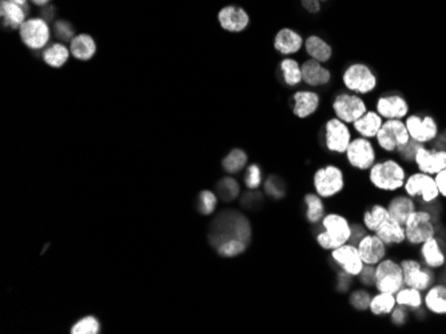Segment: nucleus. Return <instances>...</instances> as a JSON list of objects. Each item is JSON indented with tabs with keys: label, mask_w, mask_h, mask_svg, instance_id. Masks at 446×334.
<instances>
[{
	"label": "nucleus",
	"mask_w": 446,
	"mask_h": 334,
	"mask_svg": "<svg viewBox=\"0 0 446 334\" xmlns=\"http://www.w3.org/2000/svg\"><path fill=\"white\" fill-rule=\"evenodd\" d=\"M408 172L405 167L395 159H385L376 161L369 169V181L379 191L393 192L404 190Z\"/></svg>",
	"instance_id": "1"
},
{
	"label": "nucleus",
	"mask_w": 446,
	"mask_h": 334,
	"mask_svg": "<svg viewBox=\"0 0 446 334\" xmlns=\"http://www.w3.org/2000/svg\"><path fill=\"white\" fill-rule=\"evenodd\" d=\"M322 232L317 235L318 245L325 251H333L347 244L351 239L353 228L345 216L340 213H328L321 222Z\"/></svg>",
	"instance_id": "2"
},
{
	"label": "nucleus",
	"mask_w": 446,
	"mask_h": 334,
	"mask_svg": "<svg viewBox=\"0 0 446 334\" xmlns=\"http://www.w3.org/2000/svg\"><path fill=\"white\" fill-rule=\"evenodd\" d=\"M214 223V231L210 236V241L215 248L223 241L239 239L248 244L251 239V228L248 219L235 212H225Z\"/></svg>",
	"instance_id": "3"
},
{
	"label": "nucleus",
	"mask_w": 446,
	"mask_h": 334,
	"mask_svg": "<svg viewBox=\"0 0 446 334\" xmlns=\"http://www.w3.org/2000/svg\"><path fill=\"white\" fill-rule=\"evenodd\" d=\"M406 242L411 247H420L427 240L437 236V228L433 215L428 209H417L405 223Z\"/></svg>",
	"instance_id": "4"
},
{
	"label": "nucleus",
	"mask_w": 446,
	"mask_h": 334,
	"mask_svg": "<svg viewBox=\"0 0 446 334\" xmlns=\"http://www.w3.org/2000/svg\"><path fill=\"white\" fill-rule=\"evenodd\" d=\"M376 140L382 151L388 153H398V151H401L412 139L404 120L388 119L382 123Z\"/></svg>",
	"instance_id": "5"
},
{
	"label": "nucleus",
	"mask_w": 446,
	"mask_h": 334,
	"mask_svg": "<svg viewBox=\"0 0 446 334\" xmlns=\"http://www.w3.org/2000/svg\"><path fill=\"white\" fill-rule=\"evenodd\" d=\"M404 192L412 199H420V201L425 206H430L438 200L440 191L436 183L434 176L424 174V172H413L406 177Z\"/></svg>",
	"instance_id": "6"
},
{
	"label": "nucleus",
	"mask_w": 446,
	"mask_h": 334,
	"mask_svg": "<svg viewBox=\"0 0 446 334\" xmlns=\"http://www.w3.org/2000/svg\"><path fill=\"white\" fill-rule=\"evenodd\" d=\"M342 81L349 91L357 95H367L377 87L374 72L364 63L349 65L342 75Z\"/></svg>",
	"instance_id": "7"
},
{
	"label": "nucleus",
	"mask_w": 446,
	"mask_h": 334,
	"mask_svg": "<svg viewBox=\"0 0 446 334\" xmlns=\"http://www.w3.org/2000/svg\"><path fill=\"white\" fill-rule=\"evenodd\" d=\"M374 287L377 292L393 293L401 287H405L404 283V272L399 261L395 258H383L376 265V284Z\"/></svg>",
	"instance_id": "8"
},
{
	"label": "nucleus",
	"mask_w": 446,
	"mask_h": 334,
	"mask_svg": "<svg viewBox=\"0 0 446 334\" xmlns=\"http://www.w3.org/2000/svg\"><path fill=\"white\" fill-rule=\"evenodd\" d=\"M315 193L322 199H331L340 194L345 188L344 172L337 165H326L319 168L313 178Z\"/></svg>",
	"instance_id": "9"
},
{
	"label": "nucleus",
	"mask_w": 446,
	"mask_h": 334,
	"mask_svg": "<svg viewBox=\"0 0 446 334\" xmlns=\"http://www.w3.org/2000/svg\"><path fill=\"white\" fill-rule=\"evenodd\" d=\"M399 264L404 272L405 287H414L425 293L436 283V271L428 268L422 261L417 258H402Z\"/></svg>",
	"instance_id": "10"
},
{
	"label": "nucleus",
	"mask_w": 446,
	"mask_h": 334,
	"mask_svg": "<svg viewBox=\"0 0 446 334\" xmlns=\"http://www.w3.org/2000/svg\"><path fill=\"white\" fill-rule=\"evenodd\" d=\"M345 155L347 162L361 172L369 171L377 161V153L370 139L363 136L350 142Z\"/></svg>",
	"instance_id": "11"
},
{
	"label": "nucleus",
	"mask_w": 446,
	"mask_h": 334,
	"mask_svg": "<svg viewBox=\"0 0 446 334\" xmlns=\"http://www.w3.org/2000/svg\"><path fill=\"white\" fill-rule=\"evenodd\" d=\"M333 111L335 113V117L344 123L353 124L367 112V107L361 96L342 92L335 96L333 101Z\"/></svg>",
	"instance_id": "12"
},
{
	"label": "nucleus",
	"mask_w": 446,
	"mask_h": 334,
	"mask_svg": "<svg viewBox=\"0 0 446 334\" xmlns=\"http://www.w3.org/2000/svg\"><path fill=\"white\" fill-rule=\"evenodd\" d=\"M411 139L418 144L431 143L438 137V124L429 115H411L405 119Z\"/></svg>",
	"instance_id": "13"
},
{
	"label": "nucleus",
	"mask_w": 446,
	"mask_h": 334,
	"mask_svg": "<svg viewBox=\"0 0 446 334\" xmlns=\"http://www.w3.org/2000/svg\"><path fill=\"white\" fill-rule=\"evenodd\" d=\"M50 27L45 19H29L20 27V37L30 49H40L50 40Z\"/></svg>",
	"instance_id": "14"
},
{
	"label": "nucleus",
	"mask_w": 446,
	"mask_h": 334,
	"mask_svg": "<svg viewBox=\"0 0 446 334\" xmlns=\"http://www.w3.org/2000/svg\"><path fill=\"white\" fill-rule=\"evenodd\" d=\"M414 165L420 172L436 176L446 168V148H428L420 145L414 158Z\"/></svg>",
	"instance_id": "15"
},
{
	"label": "nucleus",
	"mask_w": 446,
	"mask_h": 334,
	"mask_svg": "<svg viewBox=\"0 0 446 334\" xmlns=\"http://www.w3.org/2000/svg\"><path fill=\"white\" fill-rule=\"evenodd\" d=\"M351 132L347 123L334 117L325 124V144L326 148L333 153H345L347 147L351 142Z\"/></svg>",
	"instance_id": "16"
},
{
	"label": "nucleus",
	"mask_w": 446,
	"mask_h": 334,
	"mask_svg": "<svg viewBox=\"0 0 446 334\" xmlns=\"http://www.w3.org/2000/svg\"><path fill=\"white\" fill-rule=\"evenodd\" d=\"M330 257L337 265L342 268V272H345L350 277H358L364 269L365 262L356 244L347 242L340 248L333 249L330 251Z\"/></svg>",
	"instance_id": "17"
},
{
	"label": "nucleus",
	"mask_w": 446,
	"mask_h": 334,
	"mask_svg": "<svg viewBox=\"0 0 446 334\" xmlns=\"http://www.w3.org/2000/svg\"><path fill=\"white\" fill-rule=\"evenodd\" d=\"M365 265H377L388 255V245L374 233H366L357 244Z\"/></svg>",
	"instance_id": "18"
},
{
	"label": "nucleus",
	"mask_w": 446,
	"mask_h": 334,
	"mask_svg": "<svg viewBox=\"0 0 446 334\" xmlns=\"http://www.w3.org/2000/svg\"><path fill=\"white\" fill-rule=\"evenodd\" d=\"M376 111L382 119H404L409 113V104L404 96L398 94L381 96L376 104Z\"/></svg>",
	"instance_id": "19"
},
{
	"label": "nucleus",
	"mask_w": 446,
	"mask_h": 334,
	"mask_svg": "<svg viewBox=\"0 0 446 334\" xmlns=\"http://www.w3.org/2000/svg\"><path fill=\"white\" fill-rule=\"evenodd\" d=\"M218 22L223 30L237 33L246 30L250 17L244 8L238 6H226L218 12Z\"/></svg>",
	"instance_id": "20"
},
{
	"label": "nucleus",
	"mask_w": 446,
	"mask_h": 334,
	"mask_svg": "<svg viewBox=\"0 0 446 334\" xmlns=\"http://www.w3.org/2000/svg\"><path fill=\"white\" fill-rule=\"evenodd\" d=\"M421 261L433 271L443 269L446 262V253L441 240L437 236L427 240L420 245Z\"/></svg>",
	"instance_id": "21"
},
{
	"label": "nucleus",
	"mask_w": 446,
	"mask_h": 334,
	"mask_svg": "<svg viewBox=\"0 0 446 334\" xmlns=\"http://www.w3.org/2000/svg\"><path fill=\"white\" fill-rule=\"evenodd\" d=\"M373 233L377 235L388 247H398L406 242L405 226L396 222L390 215L377 226Z\"/></svg>",
	"instance_id": "22"
},
{
	"label": "nucleus",
	"mask_w": 446,
	"mask_h": 334,
	"mask_svg": "<svg viewBox=\"0 0 446 334\" xmlns=\"http://www.w3.org/2000/svg\"><path fill=\"white\" fill-rule=\"evenodd\" d=\"M29 11V6H22L11 0H1L0 3V15L4 27L11 30H17L26 22V15Z\"/></svg>",
	"instance_id": "23"
},
{
	"label": "nucleus",
	"mask_w": 446,
	"mask_h": 334,
	"mask_svg": "<svg viewBox=\"0 0 446 334\" xmlns=\"http://www.w3.org/2000/svg\"><path fill=\"white\" fill-rule=\"evenodd\" d=\"M388 210L390 213V216L405 226V223L408 222V219L411 217V215L413 213L414 210L418 209V204L415 203V200L412 199L411 196L405 194H396L393 196L389 201H388Z\"/></svg>",
	"instance_id": "24"
},
{
	"label": "nucleus",
	"mask_w": 446,
	"mask_h": 334,
	"mask_svg": "<svg viewBox=\"0 0 446 334\" xmlns=\"http://www.w3.org/2000/svg\"><path fill=\"white\" fill-rule=\"evenodd\" d=\"M302 81L310 87L326 85L331 80V72L314 59H309L301 65Z\"/></svg>",
	"instance_id": "25"
},
{
	"label": "nucleus",
	"mask_w": 446,
	"mask_h": 334,
	"mask_svg": "<svg viewBox=\"0 0 446 334\" xmlns=\"http://www.w3.org/2000/svg\"><path fill=\"white\" fill-rule=\"evenodd\" d=\"M424 306L434 316H446V284L434 283L424 294Z\"/></svg>",
	"instance_id": "26"
},
{
	"label": "nucleus",
	"mask_w": 446,
	"mask_h": 334,
	"mask_svg": "<svg viewBox=\"0 0 446 334\" xmlns=\"http://www.w3.org/2000/svg\"><path fill=\"white\" fill-rule=\"evenodd\" d=\"M293 112L299 119H306L312 116L319 108L321 103V97L313 91H298L293 96Z\"/></svg>",
	"instance_id": "27"
},
{
	"label": "nucleus",
	"mask_w": 446,
	"mask_h": 334,
	"mask_svg": "<svg viewBox=\"0 0 446 334\" xmlns=\"http://www.w3.org/2000/svg\"><path fill=\"white\" fill-rule=\"evenodd\" d=\"M303 44L305 43L302 36L292 28H282L281 31H278L276 35V39H274V48L281 55L297 53Z\"/></svg>",
	"instance_id": "28"
},
{
	"label": "nucleus",
	"mask_w": 446,
	"mask_h": 334,
	"mask_svg": "<svg viewBox=\"0 0 446 334\" xmlns=\"http://www.w3.org/2000/svg\"><path fill=\"white\" fill-rule=\"evenodd\" d=\"M382 116L377 111H367L358 120L353 123V128L366 139H376L380 128L382 127Z\"/></svg>",
	"instance_id": "29"
},
{
	"label": "nucleus",
	"mask_w": 446,
	"mask_h": 334,
	"mask_svg": "<svg viewBox=\"0 0 446 334\" xmlns=\"http://www.w3.org/2000/svg\"><path fill=\"white\" fill-rule=\"evenodd\" d=\"M305 48L310 59H314L319 63L329 62L333 56V48L330 44L317 35H312L306 39Z\"/></svg>",
	"instance_id": "30"
},
{
	"label": "nucleus",
	"mask_w": 446,
	"mask_h": 334,
	"mask_svg": "<svg viewBox=\"0 0 446 334\" xmlns=\"http://www.w3.org/2000/svg\"><path fill=\"white\" fill-rule=\"evenodd\" d=\"M70 49L74 58H77L78 60H90L97 52V44L90 35L81 33L71 40Z\"/></svg>",
	"instance_id": "31"
},
{
	"label": "nucleus",
	"mask_w": 446,
	"mask_h": 334,
	"mask_svg": "<svg viewBox=\"0 0 446 334\" xmlns=\"http://www.w3.org/2000/svg\"><path fill=\"white\" fill-rule=\"evenodd\" d=\"M396 305V296L393 293L377 292V294L372 296L369 310L374 316H389Z\"/></svg>",
	"instance_id": "32"
},
{
	"label": "nucleus",
	"mask_w": 446,
	"mask_h": 334,
	"mask_svg": "<svg viewBox=\"0 0 446 334\" xmlns=\"http://www.w3.org/2000/svg\"><path fill=\"white\" fill-rule=\"evenodd\" d=\"M397 305L405 306L409 310H421L424 306V292L411 287H401L396 294Z\"/></svg>",
	"instance_id": "33"
},
{
	"label": "nucleus",
	"mask_w": 446,
	"mask_h": 334,
	"mask_svg": "<svg viewBox=\"0 0 446 334\" xmlns=\"http://www.w3.org/2000/svg\"><path fill=\"white\" fill-rule=\"evenodd\" d=\"M305 204H306V219L310 224H317L322 222L325 217V204L322 201V197L317 193H308L305 196Z\"/></svg>",
	"instance_id": "34"
},
{
	"label": "nucleus",
	"mask_w": 446,
	"mask_h": 334,
	"mask_svg": "<svg viewBox=\"0 0 446 334\" xmlns=\"http://www.w3.org/2000/svg\"><path fill=\"white\" fill-rule=\"evenodd\" d=\"M282 76L289 87H296L302 81V68L297 60L286 58L281 62Z\"/></svg>",
	"instance_id": "35"
},
{
	"label": "nucleus",
	"mask_w": 446,
	"mask_h": 334,
	"mask_svg": "<svg viewBox=\"0 0 446 334\" xmlns=\"http://www.w3.org/2000/svg\"><path fill=\"white\" fill-rule=\"evenodd\" d=\"M68 56H70L68 49H67L66 46L61 44V43L52 44L43 53L45 62L49 64L50 67H54V68L63 67L67 60H68Z\"/></svg>",
	"instance_id": "36"
},
{
	"label": "nucleus",
	"mask_w": 446,
	"mask_h": 334,
	"mask_svg": "<svg viewBox=\"0 0 446 334\" xmlns=\"http://www.w3.org/2000/svg\"><path fill=\"white\" fill-rule=\"evenodd\" d=\"M248 164V155L242 149H232V152L222 161V167L228 174H238Z\"/></svg>",
	"instance_id": "37"
},
{
	"label": "nucleus",
	"mask_w": 446,
	"mask_h": 334,
	"mask_svg": "<svg viewBox=\"0 0 446 334\" xmlns=\"http://www.w3.org/2000/svg\"><path fill=\"white\" fill-rule=\"evenodd\" d=\"M248 244L239 239H230L223 241L216 247L218 253L222 257H235L242 255L246 251Z\"/></svg>",
	"instance_id": "38"
},
{
	"label": "nucleus",
	"mask_w": 446,
	"mask_h": 334,
	"mask_svg": "<svg viewBox=\"0 0 446 334\" xmlns=\"http://www.w3.org/2000/svg\"><path fill=\"white\" fill-rule=\"evenodd\" d=\"M218 192H219L221 199H223L225 201H230V200H234L238 196L239 185L234 178L226 177V178L219 181Z\"/></svg>",
	"instance_id": "39"
},
{
	"label": "nucleus",
	"mask_w": 446,
	"mask_h": 334,
	"mask_svg": "<svg viewBox=\"0 0 446 334\" xmlns=\"http://www.w3.org/2000/svg\"><path fill=\"white\" fill-rule=\"evenodd\" d=\"M100 325L99 321L95 317H84V319L78 321L72 329L71 333L72 334H97L99 333Z\"/></svg>",
	"instance_id": "40"
},
{
	"label": "nucleus",
	"mask_w": 446,
	"mask_h": 334,
	"mask_svg": "<svg viewBox=\"0 0 446 334\" xmlns=\"http://www.w3.org/2000/svg\"><path fill=\"white\" fill-rule=\"evenodd\" d=\"M370 300H372L370 293L366 292L364 289H360V290H354V292L350 294L349 303H350V305H351L354 309L364 312V310H369Z\"/></svg>",
	"instance_id": "41"
},
{
	"label": "nucleus",
	"mask_w": 446,
	"mask_h": 334,
	"mask_svg": "<svg viewBox=\"0 0 446 334\" xmlns=\"http://www.w3.org/2000/svg\"><path fill=\"white\" fill-rule=\"evenodd\" d=\"M218 200L213 192L203 191L199 194V210L203 215H212L216 208Z\"/></svg>",
	"instance_id": "42"
},
{
	"label": "nucleus",
	"mask_w": 446,
	"mask_h": 334,
	"mask_svg": "<svg viewBox=\"0 0 446 334\" xmlns=\"http://www.w3.org/2000/svg\"><path fill=\"white\" fill-rule=\"evenodd\" d=\"M261 181H262V174H261L260 167L255 164H251L248 168L246 176H245L246 187L248 190H257L261 185Z\"/></svg>",
	"instance_id": "43"
},
{
	"label": "nucleus",
	"mask_w": 446,
	"mask_h": 334,
	"mask_svg": "<svg viewBox=\"0 0 446 334\" xmlns=\"http://www.w3.org/2000/svg\"><path fill=\"white\" fill-rule=\"evenodd\" d=\"M55 33L59 39L65 40V42H71L75 36V31H74V27L66 22V20H61V22H56L55 24Z\"/></svg>",
	"instance_id": "44"
},
{
	"label": "nucleus",
	"mask_w": 446,
	"mask_h": 334,
	"mask_svg": "<svg viewBox=\"0 0 446 334\" xmlns=\"http://www.w3.org/2000/svg\"><path fill=\"white\" fill-rule=\"evenodd\" d=\"M358 278L365 287H374V284H376V265H365Z\"/></svg>",
	"instance_id": "45"
},
{
	"label": "nucleus",
	"mask_w": 446,
	"mask_h": 334,
	"mask_svg": "<svg viewBox=\"0 0 446 334\" xmlns=\"http://www.w3.org/2000/svg\"><path fill=\"white\" fill-rule=\"evenodd\" d=\"M408 317H409V309L401 305H396V308L390 313L392 322L397 326H402L408 321Z\"/></svg>",
	"instance_id": "46"
},
{
	"label": "nucleus",
	"mask_w": 446,
	"mask_h": 334,
	"mask_svg": "<svg viewBox=\"0 0 446 334\" xmlns=\"http://www.w3.org/2000/svg\"><path fill=\"white\" fill-rule=\"evenodd\" d=\"M420 145L421 144H418L414 140H411L401 151H398V155L401 156V159L406 161V162H414V158H415V153H417V149H418Z\"/></svg>",
	"instance_id": "47"
},
{
	"label": "nucleus",
	"mask_w": 446,
	"mask_h": 334,
	"mask_svg": "<svg viewBox=\"0 0 446 334\" xmlns=\"http://www.w3.org/2000/svg\"><path fill=\"white\" fill-rule=\"evenodd\" d=\"M278 184H280V183H278V180H277L276 177L269 178L267 183H266V191H267V193L271 194V196H274V197H281V196H283V190L278 187Z\"/></svg>",
	"instance_id": "48"
},
{
	"label": "nucleus",
	"mask_w": 446,
	"mask_h": 334,
	"mask_svg": "<svg viewBox=\"0 0 446 334\" xmlns=\"http://www.w3.org/2000/svg\"><path fill=\"white\" fill-rule=\"evenodd\" d=\"M434 178H436V183H437V187L440 191V196L446 199V168L434 176Z\"/></svg>",
	"instance_id": "49"
},
{
	"label": "nucleus",
	"mask_w": 446,
	"mask_h": 334,
	"mask_svg": "<svg viewBox=\"0 0 446 334\" xmlns=\"http://www.w3.org/2000/svg\"><path fill=\"white\" fill-rule=\"evenodd\" d=\"M302 7L310 12V14H317L321 10V0H301Z\"/></svg>",
	"instance_id": "50"
},
{
	"label": "nucleus",
	"mask_w": 446,
	"mask_h": 334,
	"mask_svg": "<svg viewBox=\"0 0 446 334\" xmlns=\"http://www.w3.org/2000/svg\"><path fill=\"white\" fill-rule=\"evenodd\" d=\"M31 1L36 6H47L51 0H31Z\"/></svg>",
	"instance_id": "51"
},
{
	"label": "nucleus",
	"mask_w": 446,
	"mask_h": 334,
	"mask_svg": "<svg viewBox=\"0 0 446 334\" xmlns=\"http://www.w3.org/2000/svg\"><path fill=\"white\" fill-rule=\"evenodd\" d=\"M11 1H14V3H17V4H22V6H26L29 0H11Z\"/></svg>",
	"instance_id": "52"
},
{
	"label": "nucleus",
	"mask_w": 446,
	"mask_h": 334,
	"mask_svg": "<svg viewBox=\"0 0 446 334\" xmlns=\"http://www.w3.org/2000/svg\"><path fill=\"white\" fill-rule=\"evenodd\" d=\"M444 271H445V277H446V262H445V265H444Z\"/></svg>",
	"instance_id": "53"
},
{
	"label": "nucleus",
	"mask_w": 446,
	"mask_h": 334,
	"mask_svg": "<svg viewBox=\"0 0 446 334\" xmlns=\"http://www.w3.org/2000/svg\"><path fill=\"white\" fill-rule=\"evenodd\" d=\"M321 1H328V0H321Z\"/></svg>",
	"instance_id": "54"
},
{
	"label": "nucleus",
	"mask_w": 446,
	"mask_h": 334,
	"mask_svg": "<svg viewBox=\"0 0 446 334\" xmlns=\"http://www.w3.org/2000/svg\"><path fill=\"white\" fill-rule=\"evenodd\" d=\"M445 139H446V131H445Z\"/></svg>",
	"instance_id": "55"
}]
</instances>
